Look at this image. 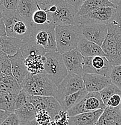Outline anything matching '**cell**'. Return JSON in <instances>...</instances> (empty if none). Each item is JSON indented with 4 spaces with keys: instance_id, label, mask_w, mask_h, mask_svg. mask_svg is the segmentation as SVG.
Here are the masks:
<instances>
[{
    "instance_id": "1",
    "label": "cell",
    "mask_w": 121,
    "mask_h": 125,
    "mask_svg": "<svg viewBox=\"0 0 121 125\" xmlns=\"http://www.w3.org/2000/svg\"><path fill=\"white\" fill-rule=\"evenodd\" d=\"M49 17V23L56 25H80L79 9L65 0H55L46 9Z\"/></svg>"
},
{
    "instance_id": "2",
    "label": "cell",
    "mask_w": 121,
    "mask_h": 125,
    "mask_svg": "<svg viewBox=\"0 0 121 125\" xmlns=\"http://www.w3.org/2000/svg\"><path fill=\"white\" fill-rule=\"evenodd\" d=\"M20 85L31 96L56 97L57 85L44 73H28Z\"/></svg>"
},
{
    "instance_id": "3",
    "label": "cell",
    "mask_w": 121,
    "mask_h": 125,
    "mask_svg": "<svg viewBox=\"0 0 121 125\" xmlns=\"http://www.w3.org/2000/svg\"><path fill=\"white\" fill-rule=\"evenodd\" d=\"M106 38L101 45L105 57L114 66L121 65V31L115 19L107 25Z\"/></svg>"
},
{
    "instance_id": "4",
    "label": "cell",
    "mask_w": 121,
    "mask_h": 125,
    "mask_svg": "<svg viewBox=\"0 0 121 125\" xmlns=\"http://www.w3.org/2000/svg\"><path fill=\"white\" fill-rule=\"evenodd\" d=\"M2 13L7 36L21 40L30 36L33 23L21 16L16 10H5Z\"/></svg>"
},
{
    "instance_id": "5",
    "label": "cell",
    "mask_w": 121,
    "mask_h": 125,
    "mask_svg": "<svg viewBox=\"0 0 121 125\" xmlns=\"http://www.w3.org/2000/svg\"><path fill=\"white\" fill-rule=\"evenodd\" d=\"M55 31L57 51L61 54L76 49L83 37L80 25H56Z\"/></svg>"
},
{
    "instance_id": "6",
    "label": "cell",
    "mask_w": 121,
    "mask_h": 125,
    "mask_svg": "<svg viewBox=\"0 0 121 125\" xmlns=\"http://www.w3.org/2000/svg\"><path fill=\"white\" fill-rule=\"evenodd\" d=\"M45 56L46 61L43 73L58 87L68 73L62 55L58 51H54L46 52Z\"/></svg>"
},
{
    "instance_id": "7",
    "label": "cell",
    "mask_w": 121,
    "mask_h": 125,
    "mask_svg": "<svg viewBox=\"0 0 121 125\" xmlns=\"http://www.w3.org/2000/svg\"><path fill=\"white\" fill-rule=\"evenodd\" d=\"M55 25L47 23L41 25L33 23L30 36L33 37L36 42L48 52L58 51L55 40Z\"/></svg>"
},
{
    "instance_id": "8",
    "label": "cell",
    "mask_w": 121,
    "mask_h": 125,
    "mask_svg": "<svg viewBox=\"0 0 121 125\" xmlns=\"http://www.w3.org/2000/svg\"><path fill=\"white\" fill-rule=\"evenodd\" d=\"M107 107L102 101L99 93L89 92L77 105L67 111L69 117L84 113L93 112Z\"/></svg>"
},
{
    "instance_id": "9",
    "label": "cell",
    "mask_w": 121,
    "mask_h": 125,
    "mask_svg": "<svg viewBox=\"0 0 121 125\" xmlns=\"http://www.w3.org/2000/svg\"><path fill=\"white\" fill-rule=\"evenodd\" d=\"M85 88L83 77L72 73H68L57 87L55 98L62 105L66 96Z\"/></svg>"
},
{
    "instance_id": "10",
    "label": "cell",
    "mask_w": 121,
    "mask_h": 125,
    "mask_svg": "<svg viewBox=\"0 0 121 125\" xmlns=\"http://www.w3.org/2000/svg\"><path fill=\"white\" fill-rule=\"evenodd\" d=\"M113 66L105 56L84 57L83 72L84 73H97L110 76Z\"/></svg>"
},
{
    "instance_id": "11",
    "label": "cell",
    "mask_w": 121,
    "mask_h": 125,
    "mask_svg": "<svg viewBox=\"0 0 121 125\" xmlns=\"http://www.w3.org/2000/svg\"><path fill=\"white\" fill-rule=\"evenodd\" d=\"M117 13V8L100 7L86 15L80 16V25L86 23H99L109 24L114 20Z\"/></svg>"
},
{
    "instance_id": "12",
    "label": "cell",
    "mask_w": 121,
    "mask_h": 125,
    "mask_svg": "<svg viewBox=\"0 0 121 125\" xmlns=\"http://www.w3.org/2000/svg\"><path fill=\"white\" fill-rule=\"evenodd\" d=\"M83 37L101 46L108 32L107 24L86 23L80 25Z\"/></svg>"
},
{
    "instance_id": "13",
    "label": "cell",
    "mask_w": 121,
    "mask_h": 125,
    "mask_svg": "<svg viewBox=\"0 0 121 125\" xmlns=\"http://www.w3.org/2000/svg\"><path fill=\"white\" fill-rule=\"evenodd\" d=\"M30 103L34 105L37 112L42 110L47 111L53 120L63 109L62 105L54 96H31Z\"/></svg>"
},
{
    "instance_id": "14",
    "label": "cell",
    "mask_w": 121,
    "mask_h": 125,
    "mask_svg": "<svg viewBox=\"0 0 121 125\" xmlns=\"http://www.w3.org/2000/svg\"><path fill=\"white\" fill-rule=\"evenodd\" d=\"M67 72L76 74L83 77V58L84 57L81 54L78 49H74L70 51L66 52L62 54Z\"/></svg>"
},
{
    "instance_id": "15",
    "label": "cell",
    "mask_w": 121,
    "mask_h": 125,
    "mask_svg": "<svg viewBox=\"0 0 121 125\" xmlns=\"http://www.w3.org/2000/svg\"><path fill=\"white\" fill-rule=\"evenodd\" d=\"M83 79L85 88L88 92L99 93L107 86L112 84L110 76L97 73H84Z\"/></svg>"
},
{
    "instance_id": "16",
    "label": "cell",
    "mask_w": 121,
    "mask_h": 125,
    "mask_svg": "<svg viewBox=\"0 0 121 125\" xmlns=\"http://www.w3.org/2000/svg\"><path fill=\"white\" fill-rule=\"evenodd\" d=\"M11 64V70L13 77L21 85L28 72L25 63V58L20 50L13 55L8 56Z\"/></svg>"
},
{
    "instance_id": "17",
    "label": "cell",
    "mask_w": 121,
    "mask_h": 125,
    "mask_svg": "<svg viewBox=\"0 0 121 125\" xmlns=\"http://www.w3.org/2000/svg\"><path fill=\"white\" fill-rule=\"evenodd\" d=\"M104 111L100 109L89 113H84L74 116L69 117V125H96L99 118Z\"/></svg>"
},
{
    "instance_id": "18",
    "label": "cell",
    "mask_w": 121,
    "mask_h": 125,
    "mask_svg": "<svg viewBox=\"0 0 121 125\" xmlns=\"http://www.w3.org/2000/svg\"><path fill=\"white\" fill-rule=\"evenodd\" d=\"M96 125H121V112L119 106H107Z\"/></svg>"
},
{
    "instance_id": "19",
    "label": "cell",
    "mask_w": 121,
    "mask_h": 125,
    "mask_svg": "<svg viewBox=\"0 0 121 125\" xmlns=\"http://www.w3.org/2000/svg\"><path fill=\"white\" fill-rule=\"evenodd\" d=\"M77 49L84 57L105 56L101 46L84 37L80 39Z\"/></svg>"
},
{
    "instance_id": "20",
    "label": "cell",
    "mask_w": 121,
    "mask_h": 125,
    "mask_svg": "<svg viewBox=\"0 0 121 125\" xmlns=\"http://www.w3.org/2000/svg\"><path fill=\"white\" fill-rule=\"evenodd\" d=\"M20 51L25 58L29 56L45 55L47 52L42 46L39 45L34 39L30 36L22 40Z\"/></svg>"
},
{
    "instance_id": "21",
    "label": "cell",
    "mask_w": 121,
    "mask_h": 125,
    "mask_svg": "<svg viewBox=\"0 0 121 125\" xmlns=\"http://www.w3.org/2000/svg\"><path fill=\"white\" fill-rule=\"evenodd\" d=\"M22 40L8 36L0 37V51L7 55H13L21 47Z\"/></svg>"
},
{
    "instance_id": "22",
    "label": "cell",
    "mask_w": 121,
    "mask_h": 125,
    "mask_svg": "<svg viewBox=\"0 0 121 125\" xmlns=\"http://www.w3.org/2000/svg\"><path fill=\"white\" fill-rule=\"evenodd\" d=\"M22 90L15 78L0 73V93H9L16 96Z\"/></svg>"
},
{
    "instance_id": "23",
    "label": "cell",
    "mask_w": 121,
    "mask_h": 125,
    "mask_svg": "<svg viewBox=\"0 0 121 125\" xmlns=\"http://www.w3.org/2000/svg\"><path fill=\"white\" fill-rule=\"evenodd\" d=\"M45 61L46 57L45 55L29 56L25 58V63L27 70L32 75L43 73Z\"/></svg>"
},
{
    "instance_id": "24",
    "label": "cell",
    "mask_w": 121,
    "mask_h": 125,
    "mask_svg": "<svg viewBox=\"0 0 121 125\" xmlns=\"http://www.w3.org/2000/svg\"><path fill=\"white\" fill-rule=\"evenodd\" d=\"M38 7L36 0H20L16 11L25 19L32 22V16L38 9Z\"/></svg>"
},
{
    "instance_id": "25",
    "label": "cell",
    "mask_w": 121,
    "mask_h": 125,
    "mask_svg": "<svg viewBox=\"0 0 121 125\" xmlns=\"http://www.w3.org/2000/svg\"><path fill=\"white\" fill-rule=\"evenodd\" d=\"M104 7H118L109 0H86L83 2L78 14L79 16L86 15L95 9Z\"/></svg>"
},
{
    "instance_id": "26",
    "label": "cell",
    "mask_w": 121,
    "mask_h": 125,
    "mask_svg": "<svg viewBox=\"0 0 121 125\" xmlns=\"http://www.w3.org/2000/svg\"><path fill=\"white\" fill-rule=\"evenodd\" d=\"M20 120L21 122L29 123L36 118L37 114L36 108L32 103H27L24 106L16 109L14 112Z\"/></svg>"
},
{
    "instance_id": "27",
    "label": "cell",
    "mask_w": 121,
    "mask_h": 125,
    "mask_svg": "<svg viewBox=\"0 0 121 125\" xmlns=\"http://www.w3.org/2000/svg\"><path fill=\"white\" fill-rule=\"evenodd\" d=\"M88 93L89 92L86 88H83L78 92H75V93L66 96L61 105L62 108L67 111L69 109L72 108L74 106L77 105L86 96Z\"/></svg>"
},
{
    "instance_id": "28",
    "label": "cell",
    "mask_w": 121,
    "mask_h": 125,
    "mask_svg": "<svg viewBox=\"0 0 121 125\" xmlns=\"http://www.w3.org/2000/svg\"><path fill=\"white\" fill-rule=\"evenodd\" d=\"M0 109L14 113L16 110V96L9 93H0Z\"/></svg>"
},
{
    "instance_id": "29",
    "label": "cell",
    "mask_w": 121,
    "mask_h": 125,
    "mask_svg": "<svg viewBox=\"0 0 121 125\" xmlns=\"http://www.w3.org/2000/svg\"><path fill=\"white\" fill-rule=\"evenodd\" d=\"M32 22L34 25H41L49 23V17L46 10L41 9L39 5L38 9L32 16Z\"/></svg>"
},
{
    "instance_id": "30",
    "label": "cell",
    "mask_w": 121,
    "mask_h": 125,
    "mask_svg": "<svg viewBox=\"0 0 121 125\" xmlns=\"http://www.w3.org/2000/svg\"><path fill=\"white\" fill-rule=\"evenodd\" d=\"M99 93L100 94V96H101L102 101L107 106V104L109 99L114 94L121 93V90L114 84H111L105 87L104 89H102Z\"/></svg>"
},
{
    "instance_id": "31",
    "label": "cell",
    "mask_w": 121,
    "mask_h": 125,
    "mask_svg": "<svg viewBox=\"0 0 121 125\" xmlns=\"http://www.w3.org/2000/svg\"><path fill=\"white\" fill-rule=\"evenodd\" d=\"M111 83L121 90V65L113 66L110 73Z\"/></svg>"
},
{
    "instance_id": "32",
    "label": "cell",
    "mask_w": 121,
    "mask_h": 125,
    "mask_svg": "<svg viewBox=\"0 0 121 125\" xmlns=\"http://www.w3.org/2000/svg\"><path fill=\"white\" fill-rule=\"evenodd\" d=\"M69 118L68 112L62 109L54 117L50 125H69Z\"/></svg>"
},
{
    "instance_id": "33",
    "label": "cell",
    "mask_w": 121,
    "mask_h": 125,
    "mask_svg": "<svg viewBox=\"0 0 121 125\" xmlns=\"http://www.w3.org/2000/svg\"><path fill=\"white\" fill-rule=\"evenodd\" d=\"M30 96L31 95L22 88L16 97V109L30 102Z\"/></svg>"
},
{
    "instance_id": "34",
    "label": "cell",
    "mask_w": 121,
    "mask_h": 125,
    "mask_svg": "<svg viewBox=\"0 0 121 125\" xmlns=\"http://www.w3.org/2000/svg\"><path fill=\"white\" fill-rule=\"evenodd\" d=\"M35 120L40 125H50L53 118L47 111L44 110L37 112Z\"/></svg>"
},
{
    "instance_id": "35",
    "label": "cell",
    "mask_w": 121,
    "mask_h": 125,
    "mask_svg": "<svg viewBox=\"0 0 121 125\" xmlns=\"http://www.w3.org/2000/svg\"><path fill=\"white\" fill-rule=\"evenodd\" d=\"M21 121L15 113H11L0 125H20Z\"/></svg>"
},
{
    "instance_id": "36",
    "label": "cell",
    "mask_w": 121,
    "mask_h": 125,
    "mask_svg": "<svg viewBox=\"0 0 121 125\" xmlns=\"http://www.w3.org/2000/svg\"><path fill=\"white\" fill-rule=\"evenodd\" d=\"M121 102V93H116L113 94L108 101L107 106L116 108L119 106Z\"/></svg>"
},
{
    "instance_id": "37",
    "label": "cell",
    "mask_w": 121,
    "mask_h": 125,
    "mask_svg": "<svg viewBox=\"0 0 121 125\" xmlns=\"http://www.w3.org/2000/svg\"><path fill=\"white\" fill-rule=\"evenodd\" d=\"M1 72L6 74L9 76H13L12 70H11V64L9 60V57L7 59L2 62V66H1Z\"/></svg>"
},
{
    "instance_id": "38",
    "label": "cell",
    "mask_w": 121,
    "mask_h": 125,
    "mask_svg": "<svg viewBox=\"0 0 121 125\" xmlns=\"http://www.w3.org/2000/svg\"><path fill=\"white\" fill-rule=\"evenodd\" d=\"M20 0H4L6 10H16Z\"/></svg>"
},
{
    "instance_id": "39",
    "label": "cell",
    "mask_w": 121,
    "mask_h": 125,
    "mask_svg": "<svg viewBox=\"0 0 121 125\" xmlns=\"http://www.w3.org/2000/svg\"><path fill=\"white\" fill-rule=\"evenodd\" d=\"M38 2V4L39 5L40 7L42 9H46L49 5L53 3V2L55 1V0H36Z\"/></svg>"
},
{
    "instance_id": "40",
    "label": "cell",
    "mask_w": 121,
    "mask_h": 125,
    "mask_svg": "<svg viewBox=\"0 0 121 125\" xmlns=\"http://www.w3.org/2000/svg\"><path fill=\"white\" fill-rule=\"evenodd\" d=\"M114 19L118 22L121 31V4L117 7V13Z\"/></svg>"
},
{
    "instance_id": "41",
    "label": "cell",
    "mask_w": 121,
    "mask_h": 125,
    "mask_svg": "<svg viewBox=\"0 0 121 125\" xmlns=\"http://www.w3.org/2000/svg\"><path fill=\"white\" fill-rule=\"evenodd\" d=\"M65 1L69 3L70 4L75 6V7H77L78 9H80V8L81 6V5L83 4V2L82 0H65Z\"/></svg>"
},
{
    "instance_id": "42",
    "label": "cell",
    "mask_w": 121,
    "mask_h": 125,
    "mask_svg": "<svg viewBox=\"0 0 121 125\" xmlns=\"http://www.w3.org/2000/svg\"><path fill=\"white\" fill-rule=\"evenodd\" d=\"M10 113H11L6 111L4 110H2V109H0V125L9 116Z\"/></svg>"
},
{
    "instance_id": "43",
    "label": "cell",
    "mask_w": 121,
    "mask_h": 125,
    "mask_svg": "<svg viewBox=\"0 0 121 125\" xmlns=\"http://www.w3.org/2000/svg\"><path fill=\"white\" fill-rule=\"evenodd\" d=\"M7 36L6 31V27L2 19H0V37Z\"/></svg>"
},
{
    "instance_id": "44",
    "label": "cell",
    "mask_w": 121,
    "mask_h": 125,
    "mask_svg": "<svg viewBox=\"0 0 121 125\" xmlns=\"http://www.w3.org/2000/svg\"><path fill=\"white\" fill-rule=\"evenodd\" d=\"M7 58H8V55H7L5 53L2 52H0V62H3Z\"/></svg>"
},
{
    "instance_id": "45",
    "label": "cell",
    "mask_w": 121,
    "mask_h": 125,
    "mask_svg": "<svg viewBox=\"0 0 121 125\" xmlns=\"http://www.w3.org/2000/svg\"><path fill=\"white\" fill-rule=\"evenodd\" d=\"M5 10L4 0H0V11L3 12Z\"/></svg>"
},
{
    "instance_id": "46",
    "label": "cell",
    "mask_w": 121,
    "mask_h": 125,
    "mask_svg": "<svg viewBox=\"0 0 121 125\" xmlns=\"http://www.w3.org/2000/svg\"><path fill=\"white\" fill-rule=\"evenodd\" d=\"M109 1L114 5H115L116 6H117V7L119 6L121 4V0H109Z\"/></svg>"
},
{
    "instance_id": "47",
    "label": "cell",
    "mask_w": 121,
    "mask_h": 125,
    "mask_svg": "<svg viewBox=\"0 0 121 125\" xmlns=\"http://www.w3.org/2000/svg\"><path fill=\"white\" fill-rule=\"evenodd\" d=\"M28 124H29V125H40L37 122H36V120L35 119L33 120L32 121V122H29Z\"/></svg>"
},
{
    "instance_id": "48",
    "label": "cell",
    "mask_w": 121,
    "mask_h": 125,
    "mask_svg": "<svg viewBox=\"0 0 121 125\" xmlns=\"http://www.w3.org/2000/svg\"><path fill=\"white\" fill-rule=\"evenodd\" d=\"M20 125H29L28 123H24V122H21Z\"/></svg>"
},
{
    "instance_id": "49",
    "label": "cell",
    "mask_w": 121,
    "mask_h": 125,
    "mask_svg": "<svg viewBox=\"0 0 121 125\" xmlns=\"http://www.w3.org/2000/svg\"><path fill=\"white\" fill-rule=\"evenodd\" d=\"M1 66H2V62H0V73L1 72Z\"/></svg>"
},
{
    "instance_id": "50",
    "label": "cell",
    "mask_w": 121,
    "mask_h": 125,
    "mask_svg": "<svg viewBox=\"0 0 121 125\" xmlns=\"http://www.w3.org/2000/svg\"><path fill=\"white\" fill-rule=\"evenodd\" d=\"M2 13L1 11H0V19H2Z\"/></svg>"
},
{
    "instance_id": "51",
    "label": "cell",
    "mask_w": 121,
    "mask_h": 125,
    "mask_svg": "<svg viewBox=\"0 0 121 125\" xmlns=\"http://www.w3.org/2000/svg\"><path fill=\"white\" fill-rule=\"evenodd\" d=\"M119 108H120V110H121V102L120 105H119Z\"/></svg>"
}]
</instances>
